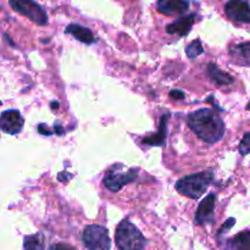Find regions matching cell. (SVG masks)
Wrapping results in <instances>:
<instances>
[{
  "instance_id": "obj_1",
  "label": "cell",
  "mask_w": 250,
  "mask_h": 250,
  "mask_svg": "<svg viewBox=\"0 0 250 250\" xmlns=\"http://www.w3.org/2000/svg\"><path fill=\"white\" fill-rule=\"evenodd\" d=\"M188 126L205 143L214 144L224 138L225 122L211 109H200L188 116Z\"/></svg>"
},
{
  "instance_id": "obj_2",
  "label": "cell",
  "mask_w": 250,
  "mask_h": 250,
  "mask_svg": "<svg viewBox=\"0 0 250 250\" xmlns=\"http://www.w3.org/2000/svg\"><path fill=\"white\" fill-rule=\"evenodd\" d=\"M214 181L212 171H203L194 175L186 176L176 183V189L185 197L198 199L202 197Z\"/></svg>"
},
{
  "instance_id": "obj_3",
  "label": "cell",
  "mask_w": 250,
  "mask_h": 250,
  "mask_svg": "<svg viewBox=\"0 0 250 250\" xmlns=\"http://www.w3.org/2000/svg\"><path fill=\"white\" fill-rule=\"evenodd\" d=\"M117 248L120 250H143L146 239L142 232L128 220L120 222L115 233Z\"/></svg>"
},
{
  "instance_id": "obj_4",
  "label": "cell",
  "mask_w": 250,
  "mask_h": 250,
  "mask_svg": "<svg viewBox=\"0 0 250 250\" xmlns=\"http://www.w3.org/2000/svg\"><path fill=\"white\" fill-rule=\"evenodd\" d=\"M124 170L122 164H116L106 171L104 177V186L111 192H120L122 188L128 183L134 182L138 177V170L137 168H129L127 171Z\"/></svg>"
},
{
  "instance_id": "obj_5",
  "label": "cell",
  "mask_w": 250,
  "mask_h": 250,
  "mask_svg": "<svg viewBox=\"0 0 250 250\" xmlns=\"http://www.w3.org/2000/svg\"><path fill=\"white\" fill-rule=\"evenodd\" d=\"M82 239L88 250H110L111 248L109 232L100 225H89L85 227Z\"/></svg>"
},
{
  "instance_id": "obj_6",
  "label": "cell",
  "mask_w": 250,
  "mask_h": 250,
  "mask_svg": "<svg viewBox=\"0 0 250 250\" xmlns=\"http://www.w3.org/2000/svg\"><path fill=\"white\" fill-rule=\"evenodd\" d=\"M9 2L15 11L26 16L34 23L39 26L48 23V15L44 11L43 7L37 4L34 0H10Z\"/></svg>"
},
{
  "instance_id": "obj_7",
  "label": "cell",
  "mask_w": 250,
  "mask_h": 250,
  "mask_svg": "<svg viewBox=\"0 0 250 250\" xmlns=\"http://www.w3.org/2000/svg\"><path fill=\"white\" fill-rule=\"evenodd\" d=\"M225 12L229 20L238 23H250V5L248 0H229Z\"/></svg>"
},
{
  "instance_id": "obj_8",
  "label": "cell",
  "mask_w": 250,
  "mask_h": 250,
  "mask_svg": "<svg viewBox=\"0 0 250 250\" xmlns=\"http://www.w3.org/2000/svg\"><path fill=\"white\" fill-rule=\"evenodd\" d=\"M0 127L1 131L7 134H19L23 128V117L19 110H6L0 117Z\"/></svg>"
},
{
  "instance_id": "obj_9",
  "label": "cell",
  "mask_w": 250,
  "mask_h": 250,
  "mask_svg": "<svg viewBox=\"0 0 250 250\" xmlns=\"http://www.w3.org/2000/svg\"><path fill=\"white\" fill-rule=\"evenodd\" d=\"M215 202H216V195L214 193L205 197V199L200 203L197 209V212H195V224L205 225L214 222Z\"/></svg>"
},
{
  "instance_id": "obj_10",
  "label": "cell",
  "mask_w": 250,
  "mask_h": 250,
  "mask_svg": "<svg viewBox=\"0 0 250 250\" xmlns=\"http://www.w3.org/2000/svg\"><path fill=\"white\" fill-rule=\"evenodd\" d=\"M189 9L188 0H158V11L166 16L185 15Z\"/></svg>"
},
{
  "instance_id": "obj_11",
  "label": "cell",
  "mask_w": 250,
  "mask_h": 250,
  "mask_svg": "<svg viewBox=\"0 0 250 250\" xmlns=\"http://www.w3.org/2000/svg\"><path fill=\"white\" fill-rule=\"evenodd\" d=\"M195 22V14L190 15H183L180 19L173 21L172 23L168 24L166 27V32L168 34H176L178 37H185L192 29L193 23Z\"/></svg>"
},
{
  "instance_id": "obj_12",
  "label": "cell",
  "mask_w": 250,
  "mask_h": 250,
  "mask_svg": "<svg viewBox=\"0 0 250 250\" xmlns=\"http://www.w3.org/2000/svg\"><path fill=\"white\" fill-rule=\"evenodd\" d=\"M170 120V114H165L161 117L160 127L156 133L151 134V136L146 137L143 139V144L150 146H163L166 143V138H167V124Z\"/></svg>"
},
{
  "instance_id": "obj_13",
  "label": "cell",
  "mask_w": 250,
  "mask_h": 250,
  "mask_svg": "<svg viewBox=\"0 0 250 250\" xmlns=\"http://www.w3.org/2000/svg\"><path fill=\"white\" fill-rule=\"evenodd\" d=\"M232 59L238 65L250 67V42L233 45L229 49Z\"/></svg>"
},
{
  "instance_id": "obj_14",
  "label": "cell",
  "mask_w": 250,
  "mask_h": 250,
  "mask_svg": "<svg viewBox=\"0 0 250 250\" xmlns=\"http://www.w3.org/2000/svg\"><path fill=\"white\" fill-rule=\"evenodd\" d=\"M65 33L72 34L77 41H80L83 44H88L89 45V44L95 43V38L93 36L92 31L89 28H87V27L81 26V24H68L65 29Z\"/></svg>"
},
{
  "instance_id": "obj_15",
  "label": "cell",
  "mask_w": 250,
  "mask_h": 250,
  "mask_svg": "<svg viewBox=\"0 0 250 250\" xmlns=\"http://www.w3.org/2000/svg\"><path fill=\"white\" fill-rule=\"evenodd\" d=\"M208 73H209L210 78H211L216 84L227 85L233 83V78L229 76V73L222 71L221 68H219V66L215 65V63H210L209 67H208Z\"/></svg>"
},
{
  "instance_id": "obj_16",
  "label": "cell",
  "mask_w": 250,
  "mask_h": 250,
  "mask_svg": "<svg viewBox=\"0 0 250 250\" xmlns=\"http://www.w3.org/2000/svg\"><path fill=\"white\" fill-rule=\"evenodd\" d=\"M231 250H250V232H241L229 241Z\"/></svg>"
},
{
  "instance_id": "obj_17",
  "label": "cell",
  "mask_w": 250,
  "mask_h": 250,
  "mask_svg": "<svg viewBox=\"0 0 250 250\" xmlns=\"http://www.w3.org/2000/svg\"><path fill=\"white\" fill-rule=\"evenodd\" d=\"M23 248L24 250H45L43 234L36 233L24 237Z\"/></svg>"
},
{
  "instance_id": "obj_18",
  "label": "cell",
  "mask_w": 250,
  "mask_h": 250,
  "mask_svg": "<svg viewBox=\"0 0 250 250\" xmlns=\"http://www.w3.org/2000/svg\"><path fill=\"white\" fill-rule=\"evenodd\" d=\"M204 53V49H203V45H202V42L199 41V39H197V41L192 42V43L189 44V45L186 48V54H187V56L189 59H195L198 58V56L200 55V54Z\"/></svg>"
},
{
  "instance_id": "obj_19",
  "label": "cell",
  "mask_w": 250,
  "mask_h": 250,
  "mask_svg": "<svg viewBox=\"0 0 250 250\" xmlns=\"http://www.w3.org/2000/svg\"><path fill=\"white\" fill-rule=\"evenodd\" d=\"M238 149L242 155H248V154H250V132L243 137Z\"/></svg>"
},
{
  "instance_id": "obj_20",
  "label": "cell",
  "mask_w": 250,
  "mask_h": 250,
  "mask_svg": "<svg viewBox=\"0 0 250 250\" xmlns=\"http://www.w3.org/2000/svg\"><path fill=\"white\" fill-rule=\"evenodd\" d=\"M234 224H236V220H234V219H229V220H227V222H225V225H222V227H221V229H220L219 236H221L222 233H226V232L229 231V229H232V226H233Z\"/></svg>"
},
{
  "instance_id": "obj_21",
  "label": "cell",
  "mask_w": 250,
  "mask_h": 250,
  "mask_svg": "<svg viewBox=\"0 0 250 250\" xmlns=\"http://www.w3.org/2000/svg\"><path fill=\"white\" fill-rule=\"evenodd\" d=\"M49 250H76V249L73 248V247L68 246V244L59 243V244H54V246H51Z\"/></svg>"
},
{
  "instance_id": "obj_22",
  "label": "cell",
  "mask_w": 250,
  "mask_h": 250,
  "mask_svg": "<svg viewBox=\"0 0 250 250\" xmlns=\"http://www.w3.org/2000/svg\"><path fill=\"white\" fill-rule=\"evenodd\" d=\"M38 132L41 134H43V136H51L53 134V132H51V129L49 128L48 126H46L45 124H41L38 126Z\"/></svg>"
},
{
  "instance_id": "obj_23",
  "label": "cell",
  "mask_w": 250,
  "mask_h": 250,
  "mask_svg": "<svg viewBox=\"0 0 250 250\" xmlns=\"http://www.w3.org/2000/svg\"><path fill=\"white\" fill-rule=\"evenodd\" d=\"M170 97L172 98V99H176V100H181V99H185V93L181 92V90H171L170 92Z\"/></svg>"
},
{
  "instance_id": "obj_24",
  "label": "cell",
  "mask_w": 250,
  "mask_h": 250,
  "mask_svg": "<svg viewBox=\"0 0 250 250\" xmlns=\"http://www.w3.org/2000/svg\"><path fill=\"white\" fill-rule=\"evenodd\" d=\"M63 133H65V129H63V127L61 126L60 124H58V122H56V124L54 125V134H58V136H63Z\"/></svg>"
},
{
  "instance_id": "obj_25",
  "label": "cell",
  "mask_w": 250,
  "mask_h": 250,
  "mask_svg": "<svg viewBox=\"0 0 250 250\" xmlns=\"http://www.w3.org/2000/svg\"><path fill=\"white\" fill-rule=\"evenodd\" d=\"M56 107H59V103L56 102L51 103V109H56Z\"/></svg>"
},
{
  "instance_id": "obj_26",
  "label": "cell",
  "mask_w": 250,
  "mask_h": 250,
  "mask_svg": "<svg viewBox=\"0 0 250 250\" xmlns=\"http://www.w3.org/2000/svg\"><path fill=\"white\" fill-rule=\"evenodd\" d=\"M247 110H250V102L248 103V105H247Z\"/></svg>"
}]
</instances>
